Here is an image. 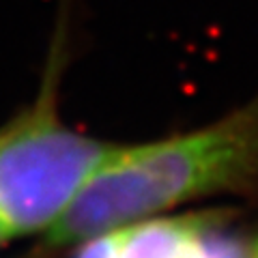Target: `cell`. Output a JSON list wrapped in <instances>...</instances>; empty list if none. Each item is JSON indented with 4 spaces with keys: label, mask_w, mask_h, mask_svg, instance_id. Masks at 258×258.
<instances>
[{
    "label": "cell",
    "mask_w": 258,
    "mask_h": 258,
    "mask_svg": "<svg viewBox=\"0 0 258 258\" xmlns=\"http://www.w3.org/2000/svg\"><path fill=\"white\" fill-rule=\"evenodd\" d=\"M76 258H252V249L220 215H153L80 243Z\"/></svg>",
    "instance_id": "3"
},
{
    "label": "cell",
    "mask_w": 258,
    "mask_h": 258,
    "mask_svg": "<svg viewBox=\"0 0 258 258\" xmlns=\"http://www.w3.org/2000/svg\"><path fill=\"white\" fill-rule=\"evenodd\" d=\"M7 239H9V237H7V232H5L3 226H0V243H3V241H7Z\"/></svg>",
    "instance_id": "4"
},
{
    "label": "cell",
    "mask_w": 258,
    "mask_h": 258,
    "mask_svg": "<svg viewBox=\"0 0 258 258\" xmlns=\"http://www.w3.org/2000/svg\"><path fill=\"white\" fill-rule=\"evenodd\" d=\"M56 91L54 54L37 101L0 129V226L7 237L50 230L118 147L64 123Z\"/></svg>",
    "instance_id": "2"
},
{
    "label": "cell",
    "mask_w": 258,
    "mask_h": 258,
    "mask_svg": "<svg viewBox=\"0 0 258 258\" xmlns=\"http://www.w3.org/2000/svg\"><path fill=\"white\" fill-rule=\"evenodd\" d=\"M252 258H258V243H256V247L252 249Z\"/></svg>",
    "instance_id": "5"
},
{
    "label": "cell",
    "mask_w": 258,
    "mask_h": 258,
    "mask_svg": "<svg viewBox=\"0 0 258 258\" xmlns=\"http://www.w3.org/2000/svg\"><path fill=\"white\" fill-rule=\"evenodd\" d=\"M258 187V93L209 125L170 138L118 144L45 241L80 245L125 224L217 194Z\"/></svg>",
    "instance_id": "1"
}]
</instances>
